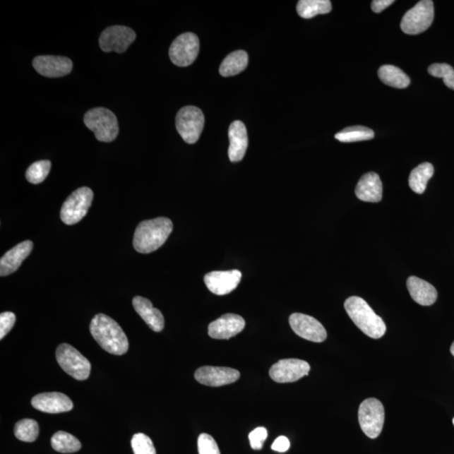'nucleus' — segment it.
<instances>
[{
    "mask_svg": "<svg viewBox=\"0 0 454 454\" xmlns=\"http://www.w3.org/2000/svg\"><path fill=\"white\" fill-rule=\"evenodd\" d=\"M90 333L98 345L109 354L123 355L129 348L124 330L116 321L107 315L98 314L92 318Z\"/></svg>",
    "mask_w": 454,
    "mask_h": 454,
    "instance_id": "nucleus-1",
    "label": "nucleus"
},
{
    "mask_svg": "<svg viewBox=\"0 0 454 454\" xmlns=\"http://www.w3.org/2000/svg\"><path fill=\"white\" fill-rule=\"evenodd\" d=\"M173 222L165 217L144 220L136 229L133 246L139 253H151L164 245L173 232Z\"/></svg>",
    "mask_w": 454,
    "mask_h": 454,
    "instance_id": "nucleus-2",
    "label": "nucleus"
},
{
    "mask_svg": "<svg viewBox=\"0 0 454 454\" xmlns=\"http://www.w3.org/2000/svg\"><path fill=\"white\" fill-rule=\"evenodd\" d=\"M345 307L357 327L369 337L378 339L386 334V323L364 299L358 297L348 298Z\"/></svg>",
    "mask_w": 454,
    "mask_h": 454,
    "instance_id": "nucleus-3",
    "label": "nucleus"
},
{
    "mask_svg": "<svg viewBox=\"0 0 454 454\" xmlns=\"http://www.w3.org/2000/svg\"><path fill=\"white\" fill-rule=\"evenodd\" d=\"M83 122L94 132L100 142L112 143L119 134V125L116 114L103 107L89 110L83 117Z\"/></svg>",
    "mask_w": 454,
    "mask_h": 454,
    "instance_id": "nucleus-4",
    "label": "nucleus"
},
{
    "mask_svg": "<svg viewBox=\"0 0 454 454\" xmlns=\"http://www.w3.org/2000/svg\"><path fill=\"white\" fill-rule=\"evenodd\" d=\"M56 359L66 373L78 381H85L91 371V364L73 346L63 343L56 351Z\"/></svg>",
    "mask_w": 454,
    "mask_h": 454,
    "instance_id": "nucleus-5",
    "label": "nucleus"
},
{
    "mask_svg": "<svg viewBox=\"0 0 454 454\" xmlns=\"http://www.w3.org/2000/svg\"><path fill=\"white\" fill-rule=\"evenodd\" d=\"M92 199H94V193L90 188L78 189L66 200L61 207L60 213L61 222L68 226L80 222L89 211Z\"/></svg>",
    "mask_w": 454,
    "mask_h": 454,
    "instance_id": "nucleus-6",
    "label": "nucleus"
},
{
    "mask_svg": "<svg viewBox=\"0 0 454 454\" xmlns=\"http://www.w3.org/2000/svg\"><path fill=\"white\" fill-rule=\"evenodd\" d=\"M359 422L366 436L377 438L385 422V408L381 401L376 398L364 400L359 409Z\"/></svg>",
    "mask_w": 454,
    "mask_h": 454,
    "instance_id": "nucleus-7",
    "label": "nucleus"
},
{
    "mask_svg": "<svg viewBox=\"0 0 454 454\" xmlns=\"http://www.w3.org/2000/svg\"><path fill=\"white\" fill-rule=\"evenodd\" d=\"M434 19V2L431 0H422L405 13L401 20L400 28L405 34H420L430 28Z\"/></svg>",
    "mask_w": 454,
    "mask_h": 454,
    "instance_id": "nucleus-8",
    "label": "nucleus"
},
{
    "mask_svg": "<svg viewBox=\"0 0 454 454\" xmlns=\"http://www.w3.org/2000/svg\"><path fill=\"white\" fill-rule=\"evenodd\" d=\"M205 126V117L196 107H185L176 117V128L185 143L193 144L199 140Z\"/></svg>",
    "mask_w": 454,
    "mask_h": 454,
    "instance_id": "nucleus-9",
    "label": "nucleus"
},
{
    "mask_svg": "<svg viewBox=\"0 0 454 454\" xmlns=\"http://www.w3.org/2000/svg\"><path fill=\"white\" fill-rule=\"evenodd\" d=\"M200 52V40L196 34L187 32L174 40L169 48L172 63L179 67H187L197 59Z\"/></svg>",
    "mask_w": 454,
    "mask_h": 454,
    "instance_id": "nucleus-10",
    "label": "nucleus"
},
{
    "mask_svg": "<svg viewBox=\"0 0 454 454\" xmlns=\"http://www.w3.org/2000/svg\"><path fill=\"white\" fill-rule=\"evenodd\" d=\"M136 32L125 25H113L104 30L99 40L100 47L104 52L123 54L133 43Z\"/></svg>",
    "mask_w": 454,
    "mask_h": 454,
    "instance_id": "nucleus-11",
    "label": "nucleus"
},
{
    "mask_svg": "<svg viewBox=\"0 0 454 454\" xmlns=\"http://www.w3.org/2000/svg\"><path fill=\"white\" fill-rule=\"evenodd\" d=\"M289 321L294 332L306 340L323 342L327 339V330L314 317L301 313H294L289 316Z\"/></svg>",
    "mask_w": 454,
    "mask_h": 454,
    "instance_id": "nucleus-12",
    "label": "nucleus"
},
{
    "mask_svg": "<svg viewBox=\"0 0 454 454\" xmlns=\"http://www.w3.org/2000/svg\"><path fill=\"white\" fill-rule=\"evenodd\" d=\"M310 370L311 366L306 361L297 359H282L272 366L270 376L277 383H291L306 376Z\"/></svg>",
    "mask_w": 454,
    "mask_h": 454,
    "instance_id": "nucleus-13",
    "label": "nucleus"
},
{
    "mask_svg": "<svg viewBox=\"0 0 454 454\" xmlns=\"http://www.w3.org/2000/svg\"><path fill=\"white\" fill-rule=\"evenodd\" d=\"M195 378L201 385L220 387L239 380L240 372L232 368L205 366L196 370Z\"/></svg>",
    "mask_w": 454,
    "mask_h": 454,
    "instance_id": "nucleus-14",
    "label": "nucleus"
},
{
    "mask_svg": "<svg viewBox=\"0 0 454 454\" xmlns=\"http://www.w3.org/2000/svg\"><path fill=\"white\" fill-rule=\"evenodd\" d=\"M36 71L47 78H60L73 70V61L68 57L60 56H38L33 60Z\"/></svg>",
    "mask_w": 454,
    "mask_h": 454,
    "instance_id": "nucleus-15",
    "label": "nucleus"
},
{
    "mask_svg": "<svg viewBox=\"0 0 454 454\" xmlns=\"http://www.w3.org/2000/svg\"><path fill=\"white\" fill-rule=\"evenodd\" d=\"M241 273L237 270L213 271L204 277L206 287L217 295H226L236 289L240 284Z\"/></svg>",
    "mask_w": 454,
    "mask_h": 454,
    "instance_id": "nucleus-16",
    "label": "nucleus"
},
{
    "mask_svg": "<svg viewBox=\"0 0 454 454\" xmlns=\"http://www.w3.org/2000/svg\"><path fill=\"white\" fill-rule=\"evenodd\" d=\"M244 317L236 314H225L209 325L208 334L214 339H230L242 332L245 328Z\"/></svg>",
    "mask_w": 454,
    "mask_h": 454,
    "instance_id": "nucleus-17",
    "label": "nucleus"
},
{
    "mask_svg": "<svg viewBox=\"0 0 454 454\" xmlns=\"http://www.w3.org/2000/svg\"><path fill=\"white\" fill-rule=\"evenodd\" d=\"M32 407L40 412L46 413H61L71 411L73 401L68 396L59 392H48L34 396Z\"/></svg>",
    "mask_w": 454,
    "mask_h": 454,
    "instance_id": "nucleus-18",
    "label": "nucleus"
},
{
    "mask_svg": "<svg viewBox=\"0 0 454 454\" xmlns=\"http://www.w3.org/2000/svg\"><path fill=\"white\" fill-rule=\"evenodd\" d=\"M228 136L230 141L229 158L232 162L241 161L249 147L248 131L244 123L241 121L232 122L229 127Z\"/></svg>",
    "mask_w": 454,
    "mask_h": 454,
    "instance_id": "nucleus-19",
    "label": "nucleus"
},
{
    "mask_svg": "<svg viewBox=\"0 0 454 454\" xmlns=\"http://www.w3.org/2000/svg\"><path fill=\"white\" fill-rule=\"evenodd\" d=\"M32 249L33 242L25 241L8 251L0 260V275L2 277L10 275L18 270L21 263L32 253Z\"/></svg>",
    "mask_w": 454,
    "mask_h": 454,
    "instance_id": "nucleus-20",
    "label": "nucleus"
},
{
    "mask_svg": "<svg viewBox=\"0 0 454 454\" xmlns=\"http://www.w3.org/2000/svg\"><path fill=\"white\" fill-rule=\"evenodd\" d=\"M355 193L360 201L380 202L383 196V184L380 176L374 172L364 174L357 184Z\"/></svg>",
    "mask_w": 454,
    "mask_h": 454,
    "instance_id": "nucleus-21",
    "label": "nucleus"
},
{
    "mask_svg": "<svg viewBox=\"0 0 454 454\" xmlns=\"http://www.w3.org/2000/svg\"><path fill=\"white\" fill-rule=\"evenodd\" d=\"M134 309L154 332L160 333L165 328V317L162 312L154 308L149 299L136 297L132 301Z\"/></svg>",
    "mask_w": 454,
    "mask_h": 454,
    "instance_id": "nucleus-22",
    "label": "nucleus"
},
{
    "mask_svg": "<svg viewBox=\"0 0 454 454\" xmlns=\"http://www.w3.org/2000/svg\"><path fill=\"white\" fill-rule=\"evenodd\" d=\"M407 285L410 294L419 305L431 306L438 299V291L434 286L420 277H410Z\"/></svg>",
    "mask_w": 454,
    "mask_h": 454,
    "instance_id": "nucleus-23",
    "label": "nucleus"
},
{
    "mask_svg": "<svg viewBox=\"0 0 454 454\" xmlns=\"http://www.w3.org/2000/svg\"><path fill=\"white\" fill-rule=\"evenodd\" d=\"M249 55L245 51L232 52L220 64V73L223 77L235 76L248 67Z\"/></svg>",
    "mask_w": 454,
    "mask_h": 454,
    "instance_id": "nucleus-24",
    "label": "nucleus"
},
{
    "mask_svg": "<svg viewBox=\"0 0 454 454\" xmlns=\"http://www.w3.org/2000/svg\"><path fill=\"white\" fill-rule=\"evenodd\" d=\"M378 78L385 85L396 89H405L409 86L411 79L402 70L392 65H383L378 69Z\"/></svg>",
    "mask_w": 454,
    "mask_h": 454,
    "instance_id": "nucleus-25",
    "label": "nucleus"
},
{
    "mask_svg": "<svg viewBox=\"0 0 454 454\" xmlns=\"http://www.w3.org/2000/svg\"><path fill=\"white\" fill-rule=\"evenodd\" d=\"M434 167L429 162H424L414 169L409 177L410 188L417 193H423L426 191L427 182L433 177Z\"/></svg>",
    "mask_w": 454,
    "mask_h": 454,
    "instance_id": "nucleus-26",
    "label": "nucleus"
},
{
    "mask_svg": "<svg viewBox=\"0 0 454 454\" xmlns=\"http://www.w3.org/2000/svg\"><path fill=\"white\" fill-rule=\"evenodd\" d=\"M297 10L302 18L311 19L317 15L328 14L332 11V3L329 0H301Z\"/></svg>",
    "mask_w": 454,
    "mask_h": 454,
    "instance_id": "nucleus-27",
    "label": "nucleus"
},
{
    "mask_svg": "<svg viewBox=\"0 0 454 454\" xmlns=\"http://www.w3.org/2000/svg\"><path fill=\"white\" fill-rule=\"evenodd\" d=\"M52 447L55 451L63 453H73L80 450L82 445L77 438L64 431H57L51 440Z\"/></svg>",
    "mask_w": 454,
    "mask_h": 454,
    "instance_id": "nucleus-28",
    "label": "nucleus"
},
{
    "mask_svg": "<svg viewBox=\"0 0 454 454\" xmlns=\"http://www.w3.org/2000/svg\"><path fill=\"white\" fill-rule=\"evenodd\" d=\"M374 138V132L365 126H352L345 128V130L338 132L335 138L341 143H356L362 141L371 140Z\"/></svg>",
    "mask_w": 454,
    "mask_h": 454,
    "instance_id": "nucleus-29",
    "label": "nucleus"
},
{
    "mask_svg": "<svg viewBox=\"0 0 454 454\" xmlns=\"http://www.w3.org/2000/svg\"><path fill=\"white\" fill-rule=\"evenodd\" d=\"M15 435L17 439L22 441V442H35L39 435L38 423L33 419H23L16 423Z\"/></svg>",
    "mask_w": 454,
    "mask_h": 454,
    "instance_id": "nucleus-30",
    "label": "nucleus"
},
{
    "mask_svg": "<svg viewBox=\"0 0 454 454\" xmlns=\"http://www.w3.org/2000/svg\"><path fill=\"white\" fill-rule=\"evenodd\" d=\"M52 164L50 161L42 160L34 162L28 167L25 173V178L30 184H41L49 174Z\"/></svg>",
    "mask_w": 454,
    "mask_h": 454,
    "instance_id": "nucleus-31",
    "label": "nucleus"
},
{
    "mask_svg": "<svg viewBox=\"0 0 454 454\" xmlns=\"http://www.w3.org/2000/svg\"><path fill=\"white\" fill-rule=\"evenodd\" d=\"M429 73L435 78H443L444 85L454 90V69L447 64H434L429 68Z\"/></svg>",
    "mask_w": 454,
    "mask_h": 454,
    "instance_id": "nucleus-32",
    "label": "nucleus"
},
{
    "mask_svg": "<svg viewBox=\"0 0 454 454\" xmlns=\"http://www.w3.org/2000/svg\"><path fill=\"white\" fill-rule=\"evenodd\" d=\"M131 443L134 454H157L153 441L147 435L135 434Z\"/></svg>",
    "mask_w": 454,
    "mask_h": 454,
    "instance_id": "nucleus-33",
    "label": "nucleus"
},
{
    "mask_svg": "<svg viewBox=\"0 0 454 454\" xmlns=\"http://www.w3.org/2000/svg\"><path fill=\"white\" fill-rule=\"evenodd\" d=\"M198 449L200 454H220L217 442L207 434H201L198 438Z\"/></svg>",
    "mask_w": 454,
    "mask_h": 454,
    "instance_id": "nucleus-34",
    "label": "nucleus"
},
{
    "mask_svg": "<svg viewBox=\"0 0 454 454\" xmlns=\"http://www.w3.org/2000/svg\"><path fill=\"white\" fill-rule=\"evenodd\" d=\"M267 438L268 431L265 427L260 426L253 431H251L249 434L251 448L254 449V450H261L264 441H265Z\"/></svg>",
    "mask_w": 454,
    "mask_h": 454,
    "instance_id": "nucleus-35",
    "label": "nucleus"
},
{
    "mask_svg": "<svg viewBox=\"0 0 454 454\" xmlns=\"http://www.w3.org/2000/svg\"><path fill=\"white\" fill-rule=\"evenodd\" d=\"M16 317L14 313L7 311L1 313L0 315V339L6 336L14 327Z\"/></svg>",
    "mask_w": 454,
    "mask_h": 454,
    "instance_id": "nucleus-36",
    "label": "nucleus"
},
{
    "mask_svg": "<svg viewBox=\"0 0 454 454\" xmlns=\"http://www.w3.org/2000/svg\"><path fill=\"white\" fill-rule=\"evenodd\" d=\"M289 440L285 436H280L273 442L271 448L273 451L285 453L289 450Z\"/></svg>",
    "mask_w": 454,
    "mask_h": 454,
    "instance_id": "nucleus-37",
    "label": "nucleus"
},
{
    "mask_svg": "<svg viewBox=\"0 0 454 454\" xmlns=\"http://www.w3.org/2000/svg\"><path fill=\"white\" fill-rule=\"evenodd\" d=\"M394 3V0H374L371 4L372 11L374 13H381Z\"/></svg>",
    "mask_w": 454,
    "mask_h": 454,
    "instance_id": "nucleus-38",
    "label": "nucleus"
},
{
    "mask_svg": "<svg viewBox=\"0 0 454 454\" xmlns=\"http://www.w3.org/2000/svg\"><path fill=\"white\" fill-rule=\"evenodd\" d=\"M450 352H451V354H453V356L454 357V342H453V345H452V346L450 347Z\"/></svg>",
    "mask_w": 454,
    "mask_h": 454,
    "instance_id": "nucleus-39",
    "label": "nucleus"
},
{
    "mask_svg": "<svg viewBox=\"0 0 454 454\" xmlns=\"http://www.w3.org/2000/svg\"><path fill=\"white\" fill-rule=\"evenodd\" d=\"M453 425H454V418L453 419Z\"/></svg>",
    "mask_w": 454,
    "mask_h": 454,
    "instance_id": "nucleus-40",
    "label": "nucleus"
}]
</instances>
